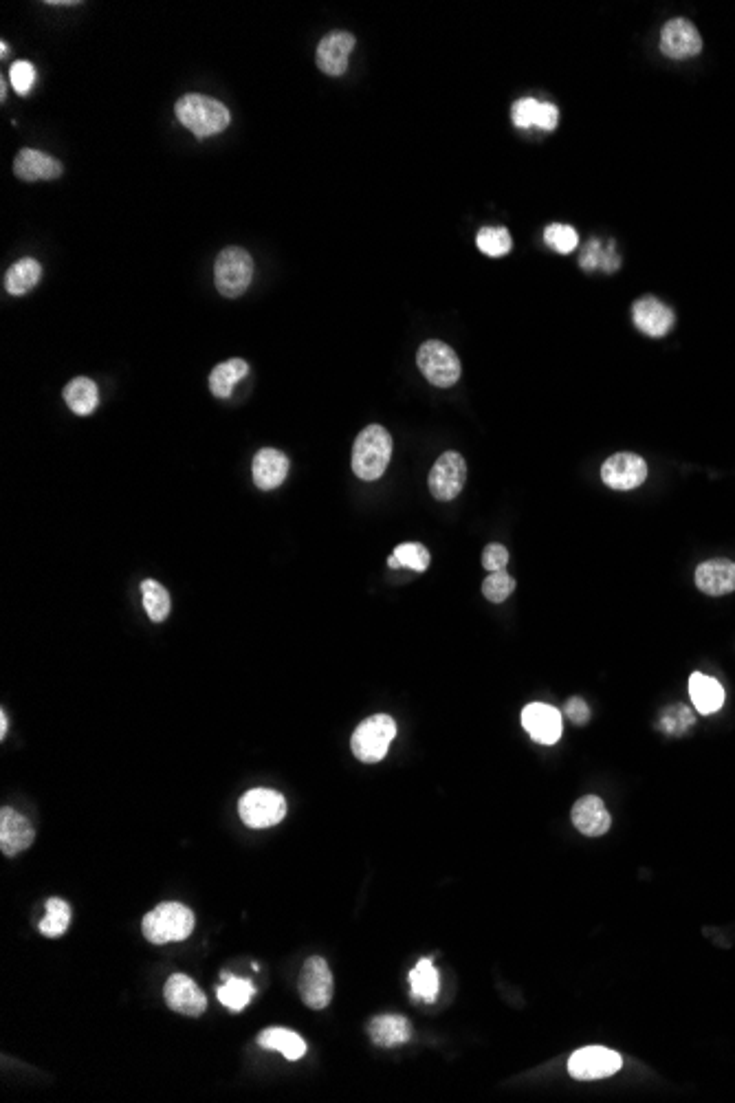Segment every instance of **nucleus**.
Here are the masks:
<instances>
[{
  "mask_svg": "<svg viewBox=\"0 0 735 1103\" xmlns=\"http://www.w3.org/2000/svg\"><path fill=\"white\" fill-rule=\"evenodd\" d=\"M179 122L190 130L196 139H205L223 133L232 122V113L225 104L201 93H188L174 106Z\"/></svg>",
  "mask_w": 735,
  "mask_h": 1103,
  "instance_id": "f257e3e1",
  "label": "nucleus"
},
{
  "mask_svg": "<svg viewBox=\"0 0 735 1103\" xmlns=\"http://www.w3.org/2000/svg\"><path fill=\"white\" fill-rule=\"evenodd\" d=\"M392 436L383 425H368L359 432L353 447V472L357 478L372 483L379 480L390 465Z\"/></svg>",
  "mask_w": 735,
  "mask_h": 1103,
  "instance_id": "f03ea898",
  "label": "nucleus"
},
{
  "mask_svg": "<svg viewBox=\"0 0 735 1103\" xmlns=\"http://www.w3.org/2000/svg\"><path fill=\"white\" fill-rule=\"evenodd\" d=\"M141 930L152 945L179 943L194 932V914L181 903H161L146 914Z\"/></svg>",
  "mask_w": 735,
  "mask_h": 1103,
  "instance_id": "7ed1b4c3",
  "label": "nucleus"
},
{
  "mask_svg": "<svg viewBox=\"0 0 735 1103\" xmlns=\"http://www.w3.org/2000/svg\"><path fill=\"white\" fill-rule=\"evenodd\" d=\"M394 736H397V723H394V718L388 714H375L366 718L364 723L355 729L353 738H350V749H353L357 760L366 764H375L388 756V749L392 745Z\"/></svg>",
  "mask_w": 735,
  "mask_h": 1103,
  "instance_id": "20e7f679",
  "label": "nucleus"
},
{
  "mask_svg": "<svg viewBox=\"0 0 735 1103\" xmlns=\"http://www.w3.org/2000/svg\"><path fill=\"white\" fill-rule=\"evenodd\" d=\"M254 280V258L243 247H227L216 258L214 282L225 298H238Z\"/></svg>",
  "mask_w": 735,
  "mask_h": 1103,
  "instance_id": "39448f33",
  "label": "nucleus"
},
{
  "mask_svg": "<svg viewBox=\"0 0 735 1103\" xmlns=\"http://www.w3.org/2000/svg\"><path fill=\"white\" fill-rule=\"evenodd\" d=\"M416 364L423 377L436 388H452L460 379V359L445 342L430 340L416 353Z\"/></svg>",
  "mask_w": 735,
  "mask_h": 1103,
  "instance_id": "423d86ee",
  "label": "nucleus"
},
{
  "mask_svg": "<svg viewBox=\"0 0 735 1103\" xmlns=\"http://www.w3.org/2000/svg\"><path fill=\"white\" fill-rule=\"evenodd\" d=\"M238 813L249 828H269L280 824L287 815V800L271 789H251L240 797Z\"/></svg>",
  "mask_w": 735,
  "mask_h": 1103,
  "instance_id": "0eeeda50",
  "label": "nucleus"
},
{
  "mask_svg": "<svg viewBox=\"0 0 735 1103\" xmlns=\"http://www.w3.org/2000/svg\"><path fill=\"white\" fill-rule=\"evenodd\" d=\"M300 998L315 1011L326 1009L333 1000V974L326 960L313 956L304 963L300 974Z\"/></svg>",
  "mask_w": 735,
  "mask_h": 1103,
  "instance_id": "6e6552de",
  "label": "nucleus"
},
{
  "mask_svg": "<svg viewBox=\"0 0 735 1103\" xmlns=\"http://www.w3.org/2000/svg\"><path fill=\"white\" fill-rule=\"evenodd\" d=\"M647 474H650V469H647L645 458H641L634 452L612 454L601 467V480L610 489H617V491H630L641 487L647 480Z\"/></svg>",
  "mask_w": 735,
  "mask_h": 1103,
  "instance_id": "1a4fd4ad",
  "label": "nucleus"
},
{
  "mask_svg": "<svg viewBox=\"0 0 735 1103\" xmlns=\"http://www.w3.org/2000/svg\"><path fill=\"white\" fill-rule=\"evenodd\" d=\"M430 491L436 500H454L467 483V463L458 452H445L430 472Z\"/></svg>",
  "mask_w": 735,
  "mask_h": 1103,
  "instance_id": "9d476101",
  "label": "nucleus"
},
{
  "mask_svg": "<svg viewBox=\"0 0 735 1103\" xmlns=\"http://www.w3.org/2000/svg\"><path fill=\"white\" fill-rule=\"evenodd\" d=\"M621 1055L603 1046H586L577 1051L568 1062V1073L579 1081H595L617 1073L621 1068Z\"/></svg>",
  "mask_w": 735,
  "mask_h": 1103,
  "instance_id": "9b49d317",
  "label": "nucleus"
},
{
  "mask_svg": "<svg viewBox=\"0 0 735 1103\" xmlns=\"http://www.w3.org/2000/svg\"><path fill=\"white\" fill-rule=\"evenodd\" d=\"M661 51L672 60H689L702 51L700 31L687 18H674L661 29Z\"/></svg>",
  "mask_w": 735,
  "mask_h": 1103,
  "instance_id": "f8f14e48",
  "label": "nucleus"
},
{
  "mask_svg": "<svg viewBox=\"0 0 735 1103\" xmlns=\"http://www.w3.org/2000/svg\"><path fill=\"white\" fill-rule=\"evenodd\" d=\"M634 326L647 337H665L676 324V313L654 296H643L632 304Z\"/></svg>",
  "mask_w": 735,
  "mask_h": 1103,
  "instance_id": "ddd939ff",
  "label": "nucleus"
},
{
  "mask_svg": "<svg viewBox=\"0 0 735 1103\" xmlns=\"http://www.w3.org/2000/svg\"><path fill=\"white\" fill-rule=\"evenodd\" d=\"M355 42H357L355 36L348 34V31H331V34L324 36L320 45H317V53H315L317 69L324 71L326 75H331V78L344 75L348 71V58L355 49Z\"/></svg>",
  "mask_w": 735,
  "mask_h": 1103,
  "instance_id": "4468645a",
  "label": "nucleus"
},
{
  "mask_svg": "<svg viewBox=\"0 0 735 1103\" xmlns=\"http://www.w3.org/2000/svg\"><path fill=\"white\" fill-rule=\"evenodd\" d=\"M163 996H166V1002L172 1011L188 1015V1018H199V1015H203V1011L207 1009L205 993L190 976L185 974L170 976Z\"/></svg>",
  "mask_w": 735,
  "mask_h": 1103,
  "instance_id": "2eb2a0df",
  "label": "nucleus"
},
{
  "mask_svg": "<svg viewBox=\"0 0 735 1103\" xmlns=\"http://www.w3.org/2000/svg\"><path fill=\"white\" fill-rule=\"evenodd\" d=\"M522 725L540 745H555L562 738V714L553 705L531 703L524 707Z\"/></svg>",
  "mask_w": 735,
  "mask_h": 1103,
  "instance_id": "dca6fc26",
  "label": "nucleus"
},
{
  "mask_svg": "<svg viewBox=\"0 0 735 1103\" xmlns=\"http://www.w3.org/2000/svg\"><path fill=\"white\" fill-rule=\"evenodd\" d=\"M36 833L34 826L29 824V819L20 815L14 808L5 806L0 811V850L7 857H16L34 844Z\"/></svg>",
  "mask_w": 735,
  "mask_h": 1103,
  "instance_id": "f3484780",
  "label": "nucleus"
},
{
  "mask_svg": "<svg viewBox=\"0 0 735 1103\" xmlns=\"http://www.w3.org/2000/svg\"><path fill=\"white\" fill-rule=\"evenodd\" d=\"M570 817H573V824L577 831L586 837L606 835L612 826V817L608 813V808L597 795L579 797Z\"/></svg>",
  "mask_w": 735,
  "mask_h": 1103,
  "instance_id": "a211bd4d",
  "label": "nucleus"
},
{
  "mask_svg": "<svg viewBox=\"0 0 735 1103\" xmlns=\"http://www.w3.org/2000/svg\"><path fill=\"white\" fill-rule=\"evenodd\" d=\"M14 174L20 181H53L62 177V163L49 157L47 152L23 148L14 159Z\"/></svg>",
  "mask_w": 735,
  "mask_h": 1103,
  "instance_id": "6ab92c4d",
  "label": "nucleus"
},
{
  "mask_svg": "<svg viewBox=\"0 0 735 1103\" xmlns=\"http://www.w3.org/2000/svg\"><path fill=\"white\" fill-rule=\"evenodd\" d=\"M696 586L700 593L711 597H722L735 591V562L727 558H716L702 562L696 569Z\"/></svg>",
  "mask_w": 735,
  "mask_h": 1103,
  "instance_id": "aec40b11",
  "label": "nucleus"
},
{
  "mask_svg": "<svg viewBox=\"0 0 735 1103\" xmlns=\"http://www.w3.org/2000/svg\"><path fill=\"white\" fill-rule=\"evenodd\" d=\"M289 458L280 450L273 447H265L254 456V465H251V474H254V483L262 491L278 489L284 478L289 476Z\"/></svg>",
  "mask_w": 735,
  "mask_h": 1103,
  "instance_id": "412c9836",
  "label": "nucleus"
},
{
  "mask_svg": "<svg viewBox=\"0 0 735 1103\" xmlns=\"http://www.w3.org/2000/svg\"><path fill=\"white\" fill-rule=\"evenodd\" d=\"M368 1035L381 1048L401 1046L412 1037V1024L403 1015H377L368 1024Z\"/></svg>",
  "mask_w": 735,
  "mask_h": 1103,
  "instance_id": "4be33fe9",
  "label": "nucleus"
},
{
  "mask_svg": "<svg viewBox=\"0 0 735 1103\" xmlns=\"http://www.w3.org/2000/svg\"><path fill=\"white\" fill-rule=\"evenodd\" d=\"M689 696H691V703H694V707H696V712H700L702 716H709L713 712H718V709L724 703L722 685L716 679H711V676L700 674V672L691 674Z\"/></svg>",
  "mask_w": 735,
  "mask_h": 1103,
  "instance_id": "5701e85b",
  "label": "nucleus"
},
{
  "mask_svg": "<svg viewBox=\"0 0 735 1103\" xmlns=\"http://www.w3.org/2000/svg\"><path fill=\"white\" fill-rule=\"evenodd\" d=\"M64 401L78 417H89L100 406V388L89 377H75L64 388Z\"/></svg>",
  "mask_w": 735,
  "mask_h": 1103,
  "instance_id": "b1692460",
  "label": "nucleus"
},
{
  "mask_svg": "<svg viewBox=\"0 0 735 1103\" xmlns=\"http://www.w3.org/2000/svg\"><path fill=\"white\" fill-rule=\"evenodd\" d=\"M249 373V366L245 359H227V362L218 364L210 375V390L218 399H229L234 392V386L238 381H243Z\"/></svg>",
  "mask_w": 735,
  "mask_h": 1103,
  "instance_id": "393cba45",
  "label": "nucleus"
},
{
  "mask_svg": "<svg viewBox=\"0 0 735 1103\" xmlns=\"http://www.w3.org/2000/svg\"><path fill=\"white\" fill-rule=\"evenodd\" d=\"M258 1044L262 1048H267V1051L282 1053L284 1057L291 1059V1062L304 1057L306 1053V1044L302 1037L289 1029H280V1026H271V1029L262 1031L258 1035Z\"/></svg>",
  "mask_w": 735,
  "mask_h": 1103,
  "instance_id": "a878e982",
  "label": "nucleus"
},
{
  "mask_svg": "<svg viewBox=\"0 0 735 1103\" xmlns=\"http://www.w3.org/2000/svg\"><path fill=\"white\" fill-rule=\"evenodd\" d=\"M42 278V267L36 258H20L9 267L5 276V289L12 296H27Z\"/></svg>",
  "mask_w": 735,
  "mask_h": 1103,
  "instance_id": "bb28decb",
  "label": "nucleus"
},
{
  "mask_svg": "<svg viewBox=\"0 0 735 1103\" xmlns=\"http://www.w3.org/2000/svg\"><path fill=\"white\" fill-rule=\"evenodd\" d=\"M410 985H412L414 1000H423L427 1004H432L438 998L441 980H438V971L434 969L432 960L427 958L419 960V965L410 971Z\"/></svg>",
  "mask_w": 735,
  "mask_h": 1103,
  "instance_id": "cd10ccee",
  "label": "nucleus"
},
{
  "mask_svg": "<svg viewBox=\"0 0 735 1103\" xmlns=\"http://www.w3.org/2000/svg\"><path fill=\"white\" fill-rule=\"evenodd\" d=\"M225 978V985L218 989V1000H221L227 1009L232 1011H243L249 1000L254 998V985H251L249 980H243V978H232L229 974H223Z\"/></svg>",
  "mask_w": 735,
  "mask_h": 1103,
  "instance_id": "c85d7f7f",
  "label": "nucleus"
},
{
  "mask_svg": "<svg viewBox=\"0 0 735 1103\" xmlns=\"http://www.w3.org/2000/svg\"><path fill=\"white\" fill-rule=\"evenodd\" d=\"M141 593H144V608H146L148 617L155 621V624L166 621L168 615H170V606H172L166 588H163L155 580H146L144 584H141Z\"/></svg>",
  "mask_w": 735,
  "mask_h": 1103,
  "instance_id": "c756f323",
  "label": "nucleus"
},
{
  "mask_svg": "<svg viewBox=\"0 0 735 1103\" xmlns=\"http://www.w3.org/2000/svg\"><path fill=\"white\" fill-rule=\"evenodd\" d=\"M45 908H47V916L40 921V932L49 938L62 936L69 930V923H71L69 903L62 899H49Z\"/></svg>",
  "mask_w": 735,
  "mask_h": 1103,
  "instance_id": "7c9ffc66",
  "label": "nucleus"
},
{
  "mask_svg": "<svg viewBox=\"0 0 735 1103\" xmlns=\"http://www.w3.org/2000/svg\"><path fill=\"white\" fill-rule=\"evenodd\" d=\"M476 245L485 256L500 258L511 251V234L504 227H482L476 236Z\"/></svg>",
  "mask_w": 735,
  "mask_h": 1103,
  "instance_id": "2f4dec72",
  "label": "nucleus"
},
{
  "mask_svg": "<svg viewBox=\"0 0 735 1103\" xmlns=\"http://www.w3.org/2000/svg\"><path fill=\"white\" fill-rule=\"evenodd\" d=\"M392 558L397 560L399 569H401V566H405V569H412L416 573H423V571H427V566H430V551H427L425 546L419 544V542L399 544L397 549H394Z\"/></svg>",
  "mask_w": 735,
  "mask_h": 1103,
  "instance_id": "473e14b6",
  "label": "nucleus"
},
{
  "mask_svg": "<svg viewBox=\"0 0 735 1103\" xmlns=\"http://www.w3.org/2000/svg\"><path fill=\"white\" fill-rule=\"evenodd\" d=\"M515 580L507 571L489 573L487 580L482 582V595H485L491 604H502L513 595Z\"/></svg>",
  "mask_w": 735,
  "mask_h": 1103,
  "instance_id": "72a5a7b5",
  "label": "nucleus"
},
{
  "mask_svg": "<svg viewBox=\"0 0 735 1103\" xmlns=\"http://www.w3.org/2000/svg\"><path fill=\"white\" fill-rule=\"evenodd\" d=\"M544 240L548 247H553L555 251H559V254H570V251L577 249L579 236L570 225L553 223L544 229Z\"/></svg>",
  "mask_w": 735,
  "mask_h": 1103,
  "instance_id": "f704fd0d",
  "label": "nucleus"
},
{
  "mask_svg": "<svg viewBox=\"0 0 735 1103\" xmlns=\"http://www.w3.org/2000/svg\"><path fill=\"white\" fill-rule=\"evenodd\" d=\"M694 720H696V716L691 714L689 707L676 705V707L665 709V714L661 718V729L665 731V734L680 736L683 731H687L691 725H694Z\"/></svg>",
  "mask_w": 735,
  "mask_h": 1103,
  "instance_id": "c9c22d12",
  "label": "nucleus"
},
{
  "mask_svg": "<svg viewBox=\"0 0 735 1103\" xmlns=\"http://www.w3.org/2000/svg\"><path fill=\"white\" fill-rule=\"evenodd\" d=\"M540 106H542V102L533 100V97H522V100L515 102L513 108H511L513 124L518 128H524V130L537 126V115H540Z\"/></svg>",
  "mask_w": 735,
  "mask_h": 1103,
  "instance_id": "e433bc0d",
  "label": "nucleus"
},
{
  "mask_svg": "<svg viewBox=\"0 0 735 1103\" xmlns=\"http://www.w3.org/2000/svg\"><path fill=\"white\" fill-rule=\"evenodd\" d=\"M9 80L18 95H27L36 84V67L27 60H18L9 69Z\"/></svg>",
  "mask_w": 735,
  "mask_h": 1103,
  "instance_id": "4c0bfd02",
  "label": "nucleus"
},
{
  "mask_svg": "<svg viewBox=\"0 0 735 1103\" xmlns=\"http://www.w3.org/2000/svg\"><path fill=\"white\" fill-rule=\"evenodd\" d=\"M509 564V551L507 546L502 544H489L485 551H482V566H485L487 571L496 573V571H504Z\"/></svg>",
  "mask_w": 735,
  "mask_h": 1103,
  "instance_id": "58836bf2",
  "label": "nucleus"
},
{
  "mask_svg": "<svg viewBox=\"0 0 735 1103\" xmlns=\"http://www.w3.org/2000/svg\"><path fill=\"white\" fill-rule=\"evenodd\" d=\"M564 712H566V716H568L570 720H573L575 725H586L588 720H590V709H588V705H586L584 698H579V696L570 698V701H568L566 707H564Z\"/></svg>",
  "mask_w": 735,
  "mask_h": 1103,
  "instance_id": "ea45409f",
  "label": "nucleus"
},
{
  "mask_svg": "<svg viewBox=\"0 0 735 1103\" xmlns=\"http://www.w3.org/2000/svg\"><path fill=\"white\" fill-rule=\"evenodd\" d=\"M559 124V111L551 102H542L540 115H537V128L542 130H555Z\"/></svg>",
  "mask_w": 735,
  "mask_h": 1103,
  "instance_id": "a19ab883",
  "label": "nucleus"
},
{
  "mask_svg": "<svg viewBox=\"0 0 735 1103\" xmlns=\"http://www.w3.org/2000/svg\"><path fill=\"white\" fill-rule=\"evenodd\" d=\"M9 731V720H7V714L0 712V738H5Z\"/></svg>",
  "mask_w": 735,
  "mask_h": 1103,
  "instance_id": "79ce46f5",
  "label": "nucleus"
},
{
  "mask_svg": "<svg viewBox=\"0 0 735 1103\" xmlns=\"http://www.w3.org/2000/svg\"><path fill=\"white\" fill-rule=\"evenodd\" d=\"M51 7H71V5H78L75 0H51L49 3Z\"/></svg>",
  "mask_w": 735,
  "mask_h": 1103,
  "instance_id": "37998d69",
  "label": "nucleus"
},
{
  "mask_svg": "<svg viewBox=\"0 0 735 1103\" xmlns=\"http://www.w3.org/2000/svg\"><path fill=\"white\" fill-rule=\"evenodd\" d=\"M0 53H3V58H7L9 47H7V42H5V40H3V42H0Z\"/></svg>",
  "mask_w": 735,
  "mask_h": 1103,
  "instance_id": "c03bdc74",
  "label": "nucleus"
}]
</instances>
